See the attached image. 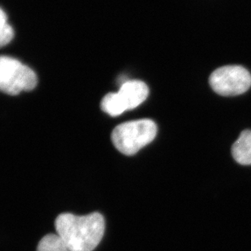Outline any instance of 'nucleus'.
<instances>
[{"mask_svg": "<svg viewBox=\"0 0 251 251\" xmlns=\"http://www.w3.org/2000/svg\"><path fill=\"white\" fill-rule=\"evenodd\" d=\"M55 227L69 251H93L103 238L105 222L100 213L82 216L63 213L56 218Z\"/></svg>", "mask_w": 251, "mask_h": 251, "instance_id": "f257e3e1", "label": "nucleus"}, {"mask_svg": "<svg viewBox=\"0 0 251 251\" xmlns=\"http://www.w3.org/2000/svg\"><path fill=\"white\" fill-rule=\"evenodd\" d=\"M157 132V125L150 119L126 122L114 128L112 142L119 152L131 156L152 142Z\"/></svg>", "mask_w": 251, "mask_h": 251, "instance_id": "f03ea898", "label": "nucleus"}, {"mask_svg": "<svg viewBox=\"0 0 251 251\" xmlns=\"http://www.w3.org/2000/svg\"><path fill=\"white\" fill-rule=\"evenodd\" d=\"M37 75L30 68L13 57L0 56V92L16 96L37 86Z\"/></svg>", "mask_w": 251, "mask_h": 251, "instance_id": "7ed1b4c3", "label": "nucleus"}, {"mask_svg": "<svg viewBox=\"0 0 251 251\" xmlns=\"http://www.w3.org/2000/svg\"><path fill=\"white\" fill-rule=\"evenodd\" d=\"M210 87L224 97H234L247 92L251 87V73L241 65H226L210 75Z\"/></svg>", "mask_w": 251, "mask_h": 251, "instance_id": "20e7f679", "label": "nucleus"}, {"mask_svg": "<svg viewBox=\"0 0 251 251\" xmlns=\"http://www.w3.org/2000/svg\"><path fill=\"white\" fill-rule=\"evenodd\" d=\"M150 90L147 85L140 80L126 81L120 87L118 94L126 110L135 109L147 99Z\"/></svg>", "mask_w": 251, "mask_h": 251, "instance_id": "39448f33", "label": "nucleus"}, {"mask_svg": "<svg viewBox=\"0 0 251 251\" xmlns=\"http://www.w3.org/2000/svg\"><path fill=\"white\" fill-rule=\"evenodd\" d=\"M232 157L243 166L251 165V130H245L232 147Z\"/></svg>", "mask_w": 251, "mask_h": 251, "instance_id": "423d86ee", "label": "nucleus"}, {"mask_svg": "<svg viewBox=\"0 0 251 251\" xmlns=\"http://www.w3.org/2000/svg\"><path fill=\"white\" fill-rule=\"evenodd\" d=\"M101 109L104 113L112 117H117L126 111L123 102L119 98L118 92H110L102 99L100 104Z\"/></svg>", "mask_w": 251, "mask_h": 251, "instance_id": "0eeeda50", "label": "nucleus"}, {"mask_svg": "<svg viewBox=\"0 0 251 251\" xmlns=\"http://www.w3.org/2000/svg\"><path fill=\"white\" fill-rule=\"evenodd\" d=\"M37 251H69L57 234L44 236L39 242Z\"/></svg>", "mask_w": 251, "mask_h": 251, "instance_id": "6e6552de", "label": "nucleus"}, {"mask_svg": "<svg viewBox=\"0 0 251 251\" xmlns=\"http://www.w3.org/2000/svg\"><path fill=\"white\" fill-rule=\"evenodd\" d=\"M14 37V30L9 24L0 26V48L6 46Z\"/></svg>", "mask_w": 251, "mask_h": 251, "instance_id": "1a4fd4ad", "label": "nucleus"}, {"mask_svg": "<svg viewBox=\"0 0 251 251\" xmlns=\"http://www.w3.org/2000/svg\"><path fill=\"white\" fill-rule=\"evenodd\" d=\"M8 24L7 23V15L5 13L4 11L0 8V26L5 25Z\"/></svg>", "mask_w": 251, "mask_h": 251, "instance_id": "9d476101", "label": "nucleus"}]
</instances>
